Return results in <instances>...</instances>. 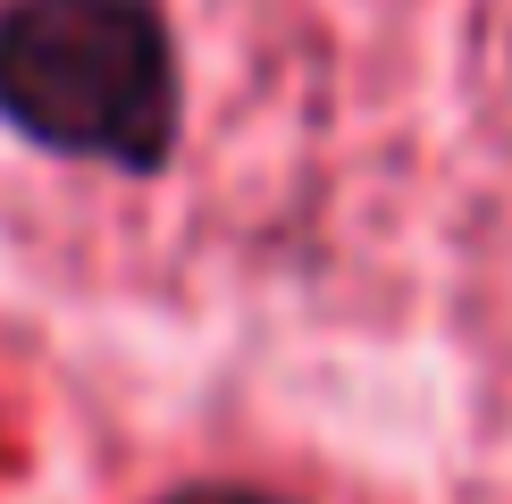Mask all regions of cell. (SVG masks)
I'll return each mask as SVG.
<instances>
[{"instance_id":"7a4b0ae2","label":"cell","mask_w":512,"mask_h":504,"mask_svg":"<svg viewBox=\"0 0 512 504\" xmlns=\"http://www.w3.org/2000/svg\"><path fill=\"white\" fill-rule=\"evenodd\" d=\"M152 504H311V496H286V488H252V479H177L168 496Z\"/></svg>"},{"instance_id":"6da1fadb","label":"cell","mask_w":512,"mask_h":504,"mask_svg":"<svg viewBox=\"0 0 512 504\" xmlns=\"http://www.w3.org/2000/svg\"><path fill=\"white\" fill-rule=\"evenodd\" d=\"M0 135L59 168L160 185L185 152L168 0H0Z\"/></svg>"}]
</instances>
